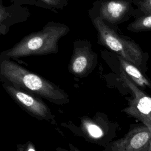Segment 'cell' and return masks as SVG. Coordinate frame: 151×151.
<instances>
[{
  "label": "cell",
  "mask_w": 151,
  "mask_h": 151,
  "mask_svg": "<svg viewBox=\"0 0 151 151\" xmlns=\"http://www.w3.org/2000/svg\"><path fill=\"white\" fill-rule=\"evenodd\" d=\"M0 81L57 105L69 103L68 94L46 78L29 71L12 58L0 55Z\"/></svg>",
  "instance_id": "obj_1"
},
{
  "label": "cell",
  "mask_w": 151,
  "mask_h": 151,
  "mask_svg": "<svg viewBox=\"0 0 151 151\" xmlns=\"http://www.w3.org/2000/svg\"><path fill=\"white\" fill-rule=\"evenodd\" d=\"M65 24L50 21L42 28L24 37L11 48L2 51L0 55L12 59L21 57L57 54L59 40L70 32Z\"/></svg>",
  "instance_id": "obj_2"
},
{
  "label": "cell",
  "mask_w": 151,
  "mask_h": 151,
  "mask_svg": "<svg viewBox=\"0 0 151 151\" xmlns=\"http://www.w3.org/2000/svg\"><path fill=\"white\" fill-rule=\"evenodd\" d=\"M97 33V43L111 51L139 68L142 67L147 53L130 37L124 35L118 27L110 25L99 17L88 15Z\"/></svg>",
  "instance_id": "obj_3"
},
{
  "label": "cell",
  "mask_w": 151,
  "mask_h": 151,
  "mask_svg": "<svg viewBox=\"0 0 151 151\" xmlns=\"http://www.w3.org/2000/svg\"><path fill=\"white\" fill-rule=\"evenodd\" d=\"M88 15L99 17L106 24L118 27L136 17L132 0H97L93 2Z\"/></svg>",
  "instance_id": "obj_4"
},
{
  "label": "cell",
  "mask_w": 151,
  "mask_h": 151,
  "mask_svg": "<svg viewBox=\"0 0 151 151\" xmlns=\"http://www.w3.org/2000/svg\"><path fill=\"white\" fill-rule=\"evenodd\" d=\"M2 86L15 103L30 116L39 120L47 121L52 124L56 123L55 116L40 97L6 84L2 83Z\"/></svg>",
  "instance_id": "obj_5"
},
{
  "label": "cell",
  "mask_w": 151,
  "mask_h": 151,
  "mask_svg": "<svg viewBox=\"0 0 151 151\" xmlns=\"http://www.w3.org/2000/svg\"><path fill=\"white\" fill-rule=\"evenodd\" d=\"M97 62V54L92 48L90 41L76 39L73 42V53L68 66L69 72L76 77L89 74Z\"/></svg>",
  "instance_id": "obj_6"
},
{
  "label": "cell",
  "mask_w": 151,
  "mask_h": 151,
  "mask_svg": "<svg viewBox=\"0 0 151 151\" xmlns=\"http://www.w3.org/2000/svg\"><path fill=\"white\" fill-rule=\"evenodd\" d=\"M27 4L41 7L35 0H10V4L7 5L4 0H0V37L7 34L14 25L25 22L31 17Z\"/></svg>",
  "instance_id": "obj_7"
},
{
  "label": "cell",
  "mask_w": 151,
  "mask_h": 151,
  "mask_svg": "<svg viewBox=\"0 0 151 151\" xmlns=\"http://www.w3.org/2000/svg\"><path fill=\"white\" fill-rule=\"evenodd\" d=\"M151 134L143 124L133 126L125 136L111 143V151H149Z\"/></svg>",
  "instance_id": "obj_8"
},
{
  "label": "cell",
  "mask_w": 151,
  "mask_h": 151,
  "mask_svg": "<svg viewBox=\"0 0 151 151\" xmlns=\"http://www.w3.org/2000/svg\"><path fill=\"white\" fill-rule=\"evenodd\" d=\"M120 72L122 80L133 94V99L130 101L128 107L151 120V97L140 90L123 71Z\"/></svg>",
  "instance_id": "obj_9"
},
{
  "label": "cell",
  "mask_w": 151,
  "mask_h": 151,
  "mask_svg": "<svg viewBox=\"0 0 151 151\" xmlns=\"http://www.w3.org/2000/svg\"><path fill=\"white\" fill-rule=\"evenodd\" d=\"M78 129L85 138L92 140L102 139L107 130L101 122L99 121L96 117L93 119L88 117L81 118Z\"/></svg>",
  "instance_id": "obj_10"
},
{
  "label": "cell",
  "mask_w": 151,
  "mask_h": 151,
  "mask_svg": "<svg viewBox=\"0 0 151 151\" xmlns=\"http://www.w3.org/2000/svg\"><path fill=\"white\" fill-rule=\"evenodd\" d=\"M114 54L120 65V71H123L135 84L143 88L145 87H148L149 88H151V83L149 81L147 78L144 76L137 67L120 55L115 52Z\"/></svg>",
  "instance_id": "obj_11"
},
{
  "label": "cell",
  "mask_w": 151,
  "mask_h": 151,
  "mask_svg": "<svg viewBox=\"0 0 151 151\" xmlns=\"http://www.w3.org/2000/svg\"><path fill=\"white\" fill-rule=\"evenodd\" d=\"M132 32H140L151 31V14L143 15L134 19L126 28Z\"/></svg>",
  "instance_id": "obj_12"
},
{
  "label": "cell",
  "mask_w": 151,
  "mask_h": 151,
  "mask_svg": "<svg viewBox=\"0 0 151 151\" xmlns=\"http://www.w3.org/2000/svg\"><path fill=\"white\" fill-rule=\"evenodd\" d=\"M41 8H44L53 12L57 10H63L68 5L69 0H37Z\"/></svg>",
  "instance_id": "obj_13"
},
{
  "label": "cell",
  "mask_w": 151,
  "mask_h": 151,
  "mask_svg": "<svg viewBox=\"0 0 151 151\" xmlns=\"http://www.w3.org/2000/svg\"><path fill=\"white\" fill-rule=\"evenodd\" d=\"M136 7V18L151 14V0H132Z\"/></svg>",
  "instance_id": "obj_14"
},
{
  "label": "cell",
  "mask_w": 151,
  "mask_h": 151,
  "mask_svg": "<svg viewBox=\"0 0 151 151\" xmlns=\"http://www.w3.org/2000/svg\"><path fill=\"white\" fill-rule=\"evenodd\" d=\"M123 111L125 112L127 114H128L130 116H132L133 117H135L136 119H137L139 120H140V122H142L143 123V124L146 125L149 128V129L150 132V134H151V120H150L149 118L146 117V116L141 114L140 113H138L136 110H133L128 107L125 108L123 110ZM149 151H151V140H150V147H149Z\"/></svg>",
  "instance_id": "obj_15"
},
{
  "label": "cell",
  "mask_w": 151,
  "mask_h": 151,
  "mask_svg": "<svg viewBox=\"0 0 151 151\" xmlns=\"http://www.w3.org/2000/svg\"><path fill=\"white\" fill-rule=\"evenodd\" d=\"M17 151H36V149L33 143L28 141L25 143L17 145Z\"/></svg>",
  "instance_id": "obj_16"
},
{
  "label": "cell",
  "mask_w": 151,
  "mask_h": 151,
  "mask_svg": "<svg viewBox=\"0 0 151 151\" xmlns=\"http://www.w3.org/2000/svg\"><path fill=\"white\" fill-rule=\"evenodd\" d=\"M71 149L70 150H67L65 149H63V148H60V147H58L56 149V151H80L78 149H77V148L74 147V146H73L71 144L70 145Z\"/></svg>",
  "instance_id": "obj_17"
}]
</instances>
